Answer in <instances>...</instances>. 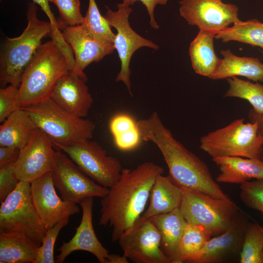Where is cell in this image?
Wrapping results in <instances>:
<instances>
[{"instance_id": "11", "label": "cell", "mask_w": 263, "mask_h": 263, "mask_svg": "<svg viewBox=\"0 0 263 263\" xmlns=\"http://www.w3.org/2000/svg\"><path fill=\"white\" fill-rule=\"evenodd\" d=\"M117 10L113 11L106 6L107 9L104 17L110 25L117 31L114 41L121 61V69L115 79L116 81H122L127 87L131 95L130 63L133 53L138 49L147 47L156 50L158 46L153 42L140 36L131 27L129 21L132 8L122 3L117 5Z\"/></svg>"}, {"instance_id": "31", "label": "cell", "mask_w": 263, "mask_h": 263, "mask_svg": "<svg viewBox=\"0 0 263 263\" xmlns=\"http://www.w3.org/2000/svg\"><path fill=\"white\" fill-rule=\"evenodd\" d=\"M263 226L248 222L240 254L241 263H263Z\"/></svg>"}, {"instance_id": "10", "label": "cell", "mask_w": 263, "mask_h": 263, "mask_svg": "<svg viewBox=\"0 0 263 263\" xmlns=\"http://www.w3.org/2000/svg\"><path fill=\"white\" fill-rule=\"evenodd\" d=\"M56 188L64 201L77 204L90 197L106 195L109 188L91 179L60 150L55 151V161L52 171Z\"/></svg>"}, {"instance_id": "20", "label": "cell", "mask_w": 263, "mask_h": 263, "mask_svg": "<svg viewBox=\"0 0 263 263\" xmlns=\"http://www.w3.org/2000/svg\"><path fill=\"white\" fill-rule=\"evenodd\" d=\"M218 167V183L242 184L251 179H263V161L261 159L236 156L212 158Z\"/></svg>"}, {"instance_id": "34", "label": "cell", "mask_w": 263, "mask_h": 263, "mask_svg": "<svg viewBox=\"0 0 263 263\" xmlns=\"http://www.w3.org/2000/svg\"><path fill=\"white\" fill-rule=\"evenodd\" d=\"M54 3L58 9L60 20L59 21L68 26L80 25L84 17L80 11L79 0H49Z\"/></svg>"}, {"instance_id": "28", "label": "cell", "mask_w": 263, "mask_h": 263, "mask_svg": "<svg viewBox=\"0 0 263 263\" xmlns=\"http://www.w3.org/2000/svg\"><path fill=\"white\" fill-rule=\"evenodd\" d=\"M215 38L223 42L237 41L263 49V22L257 19L239 21L218 32Z\"/></svg>"}, {"instance_id": "12", "label": "cell", "mask_w": 263, "mask_h": 263, "mask_svg": "<svg viewBox=\"0 0 263 263\" xmlns=\"http://www.w3.org/2000/svg\"><path fill=\"white\" fill-rule=\"evenodd\" d=\"M128 259L135 263H171L163 252L161 236L150 219L139 220L118 241Z\"/></svg>"}, {"instance_id": "6", "label": "cell", "mask_w": 263, "mask_h": 263, "mask_svg": "<svg viewBox=\"0 0 263 263\" xmlns=\"http://www.w3.org/2000/svg\"><path fill=\"white\" fill-rule=\"evenodd\" d=\"M263 136L255 121L237 119L202 136L200 148L212 158L236 156L260 159Z\"/></svg>"}, {"instance_id": "2", "label": "cell", "mask_w": 263, "mask_h": 263, "mask_svg": "<svg viewBox=\"0 0 263 263\" xmlns=\"http://www.w3.org/2000/svg\"><path fill=\"white\" fill-rule=\"evenodd\" d=\"M137 126L142 139L153 143L159 150L169 176L176 185L232 202L213 179L207 164L173 136L157 113L139 120Z\"/></svg>"}, {"instance_id": "22", "label": "cell", "mask_w": 263, "mask_h": 263, "mask_svg": "<svg viewBox=\"0 0 263 263\" xmlns=\"http://www.w3.org/2000/svg\"><path fill=\"white\" fill-rule=\"evenodd\" d=\"M220 53L223 58L209 78L217 80L242 76L255 82H263V63L258 58L238 56L229 49Z\"/></svg>"}, {"instance_id": "18", "label": "cell", "mask_w": 263, "mask_h": 263, "mask_svg": "<svg viewBox=\"0 0 263 263\" xmlns=\"http://www.w3.org/2000/svg\"><path fill=\"white\" fill-rule=\"evenodd\" d=\"M65 41L71 46L75 58L73 71L87 80L84 69L93 62H98L112 53L114 45L107 44L91 38L81 25L68 26L58 21Z\"/></svg>"}, {"instance_id": "27", "label": "cell", "mask_w": 263, "mask_h": 263, "mask_svg": "<svg viewBox=\"0 0 263 263\" xmlns=\"http://www.w3.org/2000/svg\"><path fill=\"white\" fill-rule=\"evenodd\" d=\"M211 236V233L205 227L188 224L172 263H190Z\"/></svg>"}, {"instance_id": "24", "label": "cell", "mask_w": 263, "mask_h": 263, "mask_svg": "<svg viewBox=\"0 0 263 263\" xmlns=\"http://www.w3.org/2000/svg\"><path fill=\"white\" fill-rule=\"evenodd\" d=\"M40 244L19 232H0V263H33Z\"/></svg>"}, {"instance_id": "39", "label": "cell", "mask_w": 263, "mask_h": 263, "mask_svg": "<svg viewBox=\"0 0 263 263\" xmlns=\"http://www.w3.org/2000/svg\"><path fill=\"white\" fill-rule=\"evenodd\" d=\"M169 0H123L122 4L125 6H130L133 5L135 2L139 1L146 7L147 12L150 16V26L158 29L159 27L154 19V11L156 6L158 4L161 5H166Z\"/></svg>"}, {"instance_id": "42", "label": "cell", "mask_w": 263, "mask_h": 263, "mask_svg": "<svg viewBox=\"0 0 263 263\" xmlns=\"http://www.w3.org/2000/svg\"><path fill=\"white\" fill-rule=\"evenodd\" d=\"M33 2L39 5L42 10L45 13L49 18L51 23L54 24L56 23V19L55 18L53 12L51 11L49 0H31Z\"/></svg>"}, {"instance_id": "36", "label": "cell", "mask_w": 263, "mask_h": 263, "mask_svg": "<svg viewBox=\"0 0 263 263\" xmlns=\"http://www.w3.org/2000/svg\"><path fill=\"white\" fill-rule=\"evenodd\" d=\"M15 163L0 167V203L15 189L20 181L16 175Z\"/></svg>"}, {"instance_id": "4", "label": "cell", "mask_w": 263, "mask_h": 263, "mask_svg": "<svg viewBox=\"0 0 263 263\" xmlns=\"http://www.w3.org/2000/svg\"><path fill=\"white\" fill-rule=\"evenodd\" d=\"M38 6L32 2L28 4L26 28L19 37L6 38L0 55V84L19 86L22 75L42 44V39L53 31L50 21L40 20Z\"/></svg>"}, {"instance_id": "46", "label": "cell", "mask_w": 263, "mask_h": 263, "mask_svg": "<svg viewBox=\"0 0 263 263\" xmlns=\"http://www.w3.org/2000/svg\"></svg>"}, {"instance_id": "21", "label": "cell", "mask_w": 263, "mask_h": 263, "mask_svg": "<svg viewBox=\"0 0 263 263\" xmlns=\"http://www.w3.org/2000/svg\"><path fill=\"white\" fill-rule=\"evenodd\" d=\"M182 196L181 188L176 185L169 175H160L152 187L149 206L139 219H149L179 208Z\"/></svg>"}, {"instance_id": "29", "label": "cell", "mask_w": 263, "mask_h": 263, "mask_svg": "<svg viewBox=\"0 0 263 263\" xmlns=\"http://www.w3.org/2000/svg\"><path fill=\"white\" fill-rule=\"evenodd\" d=\"M80 25L93 38L105 44L114 45L115 35L107 20L101 15L95 0H89L88 10Z\"/></svg>"}, {"instance_id": "7", "label": "cell", "mask_w": 263, "mask_h": 263, "mask_svg": "<svg viewBox=\"0 0 263 263\" xmlns=\"http://www.w3.org/2000/svg\"><path fill=\"white\" fill-rule=\"evenodd\" d=\"M180 210L188 224L201 225L215 236L224 233L241 210L232 201L181 188Z\"/></svg>"}, {"instance_id": "26", "label": "cell", "mask_w": 263, "mask_h": 263, "mask_svg": "<svg viewBox=\"0 0 263 263\" xmlns=\"http://www.w3.org/2000/svg\"><path fill=\"white\" fill-rule=\"evenodd\" d=\"M150 219L161 236V247L164 253L171 260L175 255L180 240L188 224L179 208Z\"/></svg>"}, {"instance_id": "8", "label": "cell", "mask_w": 263, "mask_h": 263, "mask_svg": "<svg viewBox=\"0 0 263 263\" xmlns=\"http://www.w3.org/2000/svg\"><path fill=\"white\" fill-rule=\"evenodd\" d=\"M0 204V232L22 233L41 244L47 230L34 205L31 183L20 181Z\"/></svg>"}, {"instance_id": "30", "label": "cell", "mask_w": 263, "mask_h": 263, "mask_svg": "<svg viewBox=\"0 0 263 263\" xmlns=\"http://www.w3.org/2000/svg\"><path fill=\"white\" fill-rule=\"evenodd\" d=\"M229 88L225 97H237L247 101L257 113L263 115V85L243 80L237 76L227 78Z\"/></svg>"}, {"instance_id": "5", "label": "cell", "mask_w": 263, "mask_h": 263, "mask_svg": "<svg viewBox=\"0 0 263 263\" xmlns=\"http://www.w3.org/2000/svg\"><path fill=\"white\" fill-rule=\"evenodd\" d=\"M22 108L49 137L54 147L70 145L93 137L95 129L93 122L69 113L50 98Z\"/></svg>"}, {"instance_id": "38", "label": "cell", "mask_w": 263, "mask_h": 263, "mask_svg": "<svg viewBox=\"0 0 263 263\" xmlns=\"http://www.w3.org/2000/svg\"><path fill=\"white\" fill-rule=\"evenodd\" d=\"M137 127V122L131 116L125 114L114 116L110 123V129L113 136Z\"/></svg>"}, {"instance_id": "25", "label": "cell", "mask_w": 263, "mask_h": 263, "mask_svg": "<svg viewBox=\"0 0 263 263\" xmlns=\"http://www.w3.org/2000/svg\"><path fill=\"white\" fill-rule=\"evenodd\" d=\"M216 34L214 32L200 30L189 49L194 71L208 77L215 71L221 60L216 55L214 49L213 39Z\"/></svg>"}, {"instance_id": "40", "label": "cell", "mask_w": 263, "mask_h": 263, "mask_svg": "<svg viewBox=\"0 0 263 263\" xmlns=\"http://www.w3.org/2000/svg\"><path fill=\"white\" fill-rule=\"evenodd\" d=\"M20 153V149L0 146V167L15 163Z\"/></svg>"}, {"instance_id": "32", "label": "cell", "mask_w": 263, "mask_h": 263, "mask_svg": "<svg viewBox=\"0 0 263 263\" xmlns=\"http://www.w3.org/2000/svg\"><path fill=\"white\" fill-rule=\"evenodd\" d=\"M240 197L247 207L260 211L263 220V179L246 181L240 185Z\"/></svg>"}, {"instance_id": "14", "label": "cell", "mask_w": 263, "mask_h": 263, "mask_svg": "<svg viewBox=\"0 0 263 263\" xmlns=\"http://www.w3.org/2000/svg\"><path fill=\"white\" fill-rule=\"evenodd\" d=\"M248 222V215L240 210L228 229L211 238L190 263H227L240 259Z\"/></svg>"}, {"instance_id": "3", "label": "cell", "mask_w": 263, "mask_h": 263, "mask_svg": "<svg viewBox=\"0 0 263 263\" xmlns=\"http://www.w3.org/2000/svg\"><path fill=\"white\" fill-rule=\"evenodd\" d=\"M72 69L67 56L56 42L51 39L42 43L22 75L19 107L33 105L50 98L58 80Z\"/></svg>"}, {"instance_id": "13", "label": "cell", "mask_w": 263, "mask_h": 263, "mask_svg": "<svg viewBox=\"0 0 263 263\" xmlns=\"http://www.w3.org/2000/svg\"><path fill=\"white\" fill-rule=\"evenodd\" d=\"M180 15L188 23L200 30L216 34L240 20L238 7L219 0H181Z\"/></svg>"}, {"instance_id": "35", "label": "cell", "mask_w": 263, "mask_h": 263, "mask_svg": "<svg viewBox=\"0 0 263 263\" xmlns=\"http://www.w3.org/2000/svg\"><path fill=\"white\" fill-rule=\"evenodd\" d=\"M19 86L8 85L0 89V122H3L18 106Z\"/></svg>"}, {"instance_id": "44", "label": "cell", "mask_w": 263, "mask_h": 263, "mask_svg": "<svg viewBox=\"0 0 263 263\" xmlns=\"http://www.w3.org/2000/svg\"></svg>"}, {"instance_id": "23", "label": "cell", "mask_w": 263, "mask_h": 263, "mask_svg": "<svg viewBox=\"0 0 263 263\" xmlns=\"http://www.w3.org/2000/svg\"><path fill=\"white\" fill-rule=\"evenodd\" d=\"M38 127L23 108L13 112L0 126V146L21 149L30 140Z\"/></svg>"}, {"instance_id": "19", "label": "cell", "mask_w": 263, "mask_h": 263, "mask_svg": "<svg viewBox=\"0 0 263 263\" xmlns=\"http://www.w3.org/2000/svg\"><path fill=\"white\" fill-rule=\"evenodd\" d=\"M86 82L76 73L70 70L57 82L50 98L69 113L85 118L93 103Z\"/></svg>"}, {"instance_id": "17", "label": "cell", "mask_w": 263, "mask_h": 263, "mask_svg": "<svg viewBox=\"0 0 263 263\" xmlns=\"http://www.w3.org/2000/svg\"><path fill=\"white\" fill-rule=\"evenodd\" d=\"M93 197L84 199L79 203L82 211L80 223L73 238L68 242H63L58 248L57 263H63L71 253L78 250L93 254L100 263H107L110 253L98 240L93 225Z\"/></svg>"}, {"instance_id": "15", "label": "cell", "mask_w": 263, "mask_h": 263, "mask_svg": "<svg viewBox=\"0 0 263 263\" xmlns=\"http://www.w3.org/2000/svg\"><path fill=\"white\" fill-rule=\"evenodd\" d=\"M54 147L49 137L39 128L21 149L15 163L18 179L31 183L52 171L55 161Z\"/></svg>"}, {"instance_id": "45", "label": "cell", "mask_w": 263, "mask_h": 263, "mask_svg": "<svg viewBox=\"0 0 263 263\" xmlns=\"http://www.w3.org/2000/svg\"></svg>"}, {"instance_id": "41", "label": "cell", "mask_w": 263, "mask_h": 263, "mask_svg": "<svg viewBox=\"0 0 263 263\" xmlns=\"http://www.w3.org/2000/svg\"><path fill=\"white\" fill-rule=\"evenodd\" d=\"M248 118L250 122L255 121L258 123V133L263 136V115L257 113L252 109L249 112ZM260 159L263 161V146L261 150Z\"/></svg>"}, {"instance_id": "43", "label": "cell", "mask_w": 263, "mask_h": 263, "mask_svg": "<svg viewBox=\"0 0 263 263\" xmlns=\"http://www.w3.org/2000/svg\"><path fill=\"white\" fill-rule=\"evenodd\" d=\"M128 258L124 255L120 256L117 254H110L107 263H128Z\"/></svg>"}, {"instance_id": "37", "label": "cell", "mask_w": 263, "mask_h": 263, "mask_svg": "<svg viewBox=\"0 0 263 263\" xmlns=\"http://www.w3.org/2000/svg\"><path fill=\"white\" fill-rule=\"evenodd\" d=\"M113 137L116 146L122 150L135 149L142 139L137 127Z\"/></svg>"}, {"instance_id": "9", "label": "cell", "mask_w": 263, "mask_h": 263, "mask_svg": "<svg viewBox=\"0 0 263 263\" xmlns=\"http://www.w3.org/2000/svg\"><path fill=\"white\" fill-rule=\"evenodd\" d=\"M81 170L101 186L110 188L118 181L122 169L120 161L108 155L97 142L87 139L75 144L57 146Z\"/></svg>"}, {"instance_id": "1", "label": "cell", "mask_w": 263, "mask_h": 263, "mask_svg": "<svg viewBox=\"0 0 263 263\" xmlns=\"http://www.w3.org/2000/svg\"><path fill=\"white\" fill-rule=\"evenodd\" d=\"M164 172L163 167L152 162L122 169L118 181L100 199L98 224L112 229V242H118L136 224L157 177Z\"/></svg>"}, {"instance_id": "33", "label": "cell", "mask_w": 263, "mask_h": 263, "mask_svg": "<svg viewBox=\"0 0 263 263\" xmlns=\"http://www.w3.org/2000/svg\"><path fill=\"white\" fill-rule=\"evenodd\" d=\"M70 217H67L52 227L47 229L43 241L40 245L37 257L33 263H54V245L60 230L69 221Z\"/></svg>"}, {"instance_id": "16", "label": "cell", "mask_w": 263, "mask_h": 263, "mask_svg": "<svg viewBox=\"0 0 263 263\" xmlns=\"http://www.w3.org/2000/svg\"><path fill=\"white\" fill-rule=\"evenodd\" d=\"M30 183L34 205L47 230L63 219L79 212L76 204L64 201L57 195L52 171Z\"/></svg>"}]
</instances>
